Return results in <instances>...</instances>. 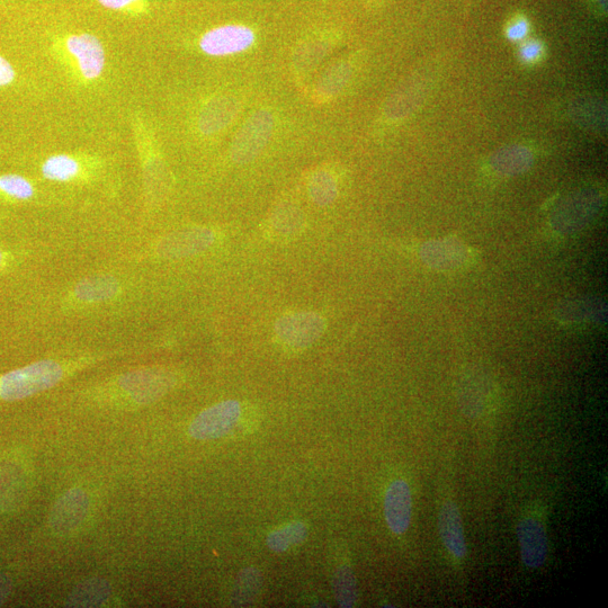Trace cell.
Returning a JSON list of instances; mask_svg holds the SVG:
<instances>
[{
  "label": "cell",
  "instance_id": "cell-1",
  "mask_svg": "<svg viewBox=\"0 0 608 608\" xmlns=\"http://www.w3.org/2000/svg\"><path fill=\"white\" fill-rule=\"evenodd\" d=\"M64 370L57 362L40 361L12 371L0 378V398L16 401L46 391L62 379Z\"/></svg>",
  "mask_w": 608,
  "mask_h": 608
},
{
  "label": "cell",
  "instance_id": "cell-2",
  "mask_svg": "<svg viewBox=\"0 0 608 608\" xmlns=\"http://www.w3.org/2000/svg\"><path fill=\"white\" fill-rule=\"evenodd\" d=\"M327 330L323 315L311 310H294L277 318L274 325L276 341L292 351L308 350Z\"/></svg>",
  "mask_w": 608,
  "mask_h": 608
},
{
  "label": "cell",
  "instance_id": "cell-3",
  "mask_svg": "<svg viewBox=\"0 0 608 608\" xmlns=\"http://www.w3.org/2000/svg\"><path fill=\"white\" fill-rule=\"evenodd\" d=\"M275 130V116L271 110L254 112L241 125L230 148V158L236 165L255 162L270 145Z\"/></svg>",
  "mask_w": 608,
  "mask_h": 608
},
{
  "label": "cell",
  "instance_id": "cell-4",
  "mask_svg": "<svg viewBox=\"0 0 608 608\" xmlns=\"http://www.w3.org/2000/svg\"><path fill=\"white\" fill-rule=\"evenodd\" d=\"M241 416V405L237 400L219 402L202 411L189 428L194 440H217L228 435L236 427Z\"/></svg>",
  "mask_w": 608,
  "mask_h": 608
},
{
  "label": "cell",
  "instance_id": "cell-5",
  "mask_svg": "<svg viewBox=\"0 0 608 608\" xmlns=\"http://www.w3.org/2000/svg\"><path fill=\"white\" fill-rule=\"evenodd\" d=\"M255 42L256 34L248 26L228 24L203 34L200 49L211 57H227L249 50Z\"/></svg>",
  "mask_w": 608,
  "mask_h": 608
},
{
  "label": "cell",
  "instance_id": "cell-6",
  "mask_svg": "<svg viewBox=\"0 0 608 608\" xmlns=\"http://www.w3.org/2000/svg\"><path fill=\"white\" fill-rule=\"evenodd\" d=\"M216 231L205 227L177 230L160 240L157 253L165 259H182L207 252L217 241Z\"/></svg>",
  "mask_w": 608,
  "mask_h": 608
},
{
  "label": "cell",
  "instance_id": "cell-7",
  "mask_svg": "<svg viewBox=\"0 0 608 608\" xmlns=\"http://www.w3.org/2000/svg\"><path fill=\"white\" fill-rule=\"evenodd\" d=\"M120 384L134 400L145 405L171 391L176 384V377L164 369L141 370L125 374Z\"/></svg>",
  "mask_w": 608,
  "mask_h": 608
},
{
  "label": "cell",
  "instance_id": "cell-8",
  "mask_svg": "<svg viewBox=\"0 0 608 608\" xmlns=\"http://www.w3.org/2000/svg\"><path fill=\"white\" fill-rule=\"evenodd\" d=\"M89 511V498L82 489H70L62 495L50 513L51 530L68 535L85 521Z\"/></svg>",
  "mask_w": 608,
  "mask_h": 608
},
{
  "label": "cell",
  "instance_id": "cell-9",
  "mask_svg": "<svg viewBox=\"0 0 608 608\" xmlns=\"http://www.w3.org/2000/svg\"><path fill=\"white\" fill-rule=\"evenodd\" d=\"M66 48L76 61L80 73L88 80L103 74L106 55L103 44L92 34H74L66 40Z\"/></svg>",
  "mask_w": 608,
  "mask_h": 608
},
{
  "label": "cell",
  "instance_id": "cell-10",
  "mask_svg": "<svg viewBox=\"0 0 608 608\" xmlns=\"http://www.w3.org/2000/svg\"><path fill=\"white\" fill-rule=\"evenodd\" d=\"M413 513V498L405 480L392 481L384 498V515L389 529L397 535L408 531Z\"/></svg>",
  "mask_w": 608,
  "mask_h": 608
},
{
  "label": "cell",
  "instance_id": "cell-11",
  "mask_svg": "<svg viewBox=\"0 0 608 608\" xmlns=\"http://www.w3.org/2000/svg\"><path fill=\"white\" fill-rule=\"evenodd\" d=\"M522 560L527 568H540L548 557V538L540 521L526 517L517 526Z\"/></svg>",
  "mask_w": 608,
  "mask_h": 608
},
{
  "label": "cell",
  "instance_id": "cell-12",
  "mask_svg": "<svg viewBox=\"0 0 608 608\" xmlns=\"http://www.w3.org/2000/svg\"><path fill=\"white\" fill-rule=\"evenodd\" d=\"M306 214L292 202L277 204L268 218V232L279 241L298 238L306 227Z\"/></svg>",
  "mask_w": 608,
  "mask_h": 608
},
{
  "label": "cell",
  "instance_id": "cell-13",
  "mask_svg": "<svg viewBox=\"0 0 608 608\" xmlns=\"http://www.w3.org/2000/svg\"><path fill=\"white\" fill-rule=\"evenodd\" d=\"M355 73L353 59H342L330 66L318 80L314 91L316 103L326 104L344 92Z\"/></svg>",
  "mask_w": 608,
  "mask_h": 608
},
{
  "label": "cell",
  "instance_id": "cell-14",
  "mask_svg": "<svg viewBox=\"0 0 608 608\" xmlns=\"http://www.w3.org/2000/svg\"><path fill=\"white\" fill-rule=\"evenodd\" d=\"M438 529L447 551L453 557L463 559L467 554L466 538H464L461 514L454 503H445L438 516Z\"/></svg>",
  "mask_w": 608,
  "mask_h": 608
},
{
  "label": "cell",
  "instance_id": "cell-15",
  "mask_svg": "<svg viewBox=\"0 0 608 608\" xmlns=\"http://www.w3.org/2000/svg\"><path fill=\"white\" fill-rule=\"evenodd\" d=\"M241 104L235 97L222 96L213 100L201 114L200 129L213 134L229 127L240 112Z\"/></svg>",
  "mask_w": 608,
  "mask_h": 608
},
{
  "label": "cell",
  "instance_id": "cell-16",
  "mask_svg": "<svg viewBox=\"0 0 608 608\" xmlns=\"http://www.w3.org/2000/svg\"><path fill=\"white\" fill-rule=\"evenodd\" d=\"M424 86L411 82L397 89L384 105L383 115L389 121L407 118L424 100Z\"/></svg>",
  "mask_w": 608,
  "mask_h": 608
},
{
  "label": "cell",
  "instance_id": "cell-17",
  "mask_svg": "<svg viewBox=\"0 0 608 608\" xmlns=\"http://www.w3.org/2000/svg\"><path fill=\"white\" fill-rule=\"evenodd\" d=\"M307 191L309 199L319 208H327L334 204L339 195V182L332 169L320 167L315 169L308 178Z\"/></svg>",
  "mask_w": 608,
  "mask_h": 608
},
{
  "label": "cell",
  "instance_id": "cell-18",
  "mask_svg": "<svg viewBox=\"0 0 608 608\" xmlns=\"http://www.w3.org/2000/svg\"><path fill=\"white\" fill-rule=\"evenodd\" d=\"M332 51L333 41L330 39H315L302 43L299 48L295 49L292 57L295 74L298 76L309 74Z\"/></svg>",
  "mask_w": 608,
  "mask_h": 608
},
{
  "label": "cell",
  "instance_id": "cell-19",
  "mask_svg": "<svg viewBox=\"0 0 608 608\" xmlns=\"http://www.w3.org/2000/svg\"><path fill=\"white\" fill-rule=\"evenodd\" d=\"M111 595V586L102 578H92L78 585L70 594L68 607H100Z\"/></svg>",
  "mask_w": 608,
  "mask_h": 608
},
{
  "label": "cell",
  "instance_id": "cell-20",
  "mask_svg": "<svg viewBox=\"0 0 608 608\" xmlns=\"http://www.w3.org/2000/svg\"><path fill=\"white\" fill-rule=\"evenodd\" d=\"M533 163V154L523 146H509L496 152L491 158L495 171L505 175H515L526 171Z\"/></svg>",
  "mask_w": 608,
  "mask_h": 608
},
{
  "label": "cell",
  "instance_id": "cell-21",
  "mask_svg": "<svg viewBox=\"0 0 608 608\" xmlns=\"http://www.w3.org/2000/svg\"><path fill=\"white\" fill-rule=\"evenodd\" d=\"M118 292V281L107 275L88 277L79 282L75 289L76 297L86 302L107 301L114 298Z\"/></svg>",
  "mask_w": 608,
  "mask_h": 608
},
{
  "label": "cell",
  "instance_id": "cell-22",
  "mask_svg": "<svg viewBox=\"0 0 608 608\" xmlns=\"http://www.w3.org/2000/svg\"><path fill=\"white\" fill-rule=\"evenodd\" d=\"M308 526L292 522L279 527L267 536V547L275 553H283L302 544L308 538Z\"/></svg>",
  "mask_w": 608,
  "mask_h": 608
},
{
  "label": "cell",
  "instance_id": "cell-23",
  "mask_svg": "<svg viewBox=\"0 0 608 608\" xmlns=\"http://www.w3.org/2000/svg\"><path fill=\"white\" fill-rule=\"evenodd\" d=\"M235 586L232 603H234L235 606H244L252 603L259 592H261V572L255 568H248L241 571Z\"/></svg>",
  "mask_w": 608,
  "mask_h": 608
},
{
  "label": "cell",
  "instance_id": "cell-24",
  "mask_svg": "<svg viewBox=\"0 0 608 608\" xmlns=\"http://www.w3.org/2000/svg\"><path fill=\"white\" fill-rule=\"evenodd\" d=\"M80 166L76 159L67 155L52 156L44 162L42 174L47 180L67 182L79 173Z\"/></svg>",
  "mask_w": 608,
  "mask_h": 608
},
{
  "label": "cell",
  "instance_id": "cell-25",
  "mask_svg": "<svg viewBox=\"0 0 608 608\" xmlns=\"http://www.w3.org/2000/svg\"><path fill=\"white\" fill-rule=\"evenodd\" d=\"M334 593L339 606L353 607L357 601L356 578L351 567L338 568L334 577Z\"/></svg>",
  "mask_w": 608,
  "mask_h": 608
},
{
  "label": "cell",
  "instance_id": "cell-26",
  "mask_svg": "<svg viewBox=\"0 0 608 608\" xmlns=\"http://www.w3.org/2000/svg\"><path fill=\"white\" fill-rule=\"evenodd\" d=\"M0 191L16 200H30L34 195L33 185L20 175L0 176Z\"/></svg>",
  "mask_w": 608,
  "mask_h": 608
},
{
  "label": "cell",
  "instance_id": "cell-27",
  "mask_svg": "<svg viewBox=\"0 0 608 608\" xmlns=\"http://www.w3.org/2000/svg\"><path fill=\"white\" fill-rule=\"evenodd\" d=\"M98 3L112 11L140 12L145 0H98Z\"/></svg>",
  "mask_w": 608,
  "mask_h": 608
},
{
  "label": "cell",
  "instance_id": "cell-28",
  "mask_svg": "<svg viewBox=\"0 0 608 608\" xmlns=\"http://www.w3.org/2000/svg\"><path fill=\"white\" fill-rule=\"evenodd\" d=\"M543 46L539 41H527L523 44L520 50V58L524 64H534L543 56Z\"/></svg>",
  "mask_w": 608,
  "mask_h": 608
},
{
  "label": "cell",
  "instance_id": "cell-29",
  "mask_svg": "<svg viewBox=\"0 0 608 608\" xmlns=\"http://www.w3.org/2000/svg\"><path fill=\"white\" fill-rule=\"evenodd\" d=\"M530 32V24L524 19L517 20L508 26L507 38L511 41H523Z\"/></svg>",
  "mask_w": 608,
  "mask_h": 608
},
{
  "label": "cell",
  "instance_id": "cell-30",
  "mask_svg": "<svg viewBox=\"0 0 608 608\" xmlns=\"http://www.w3.org/2000/svg\"><path fill=\"white\" fill-rule=\"evenodd\" d=\"M16 73L13 66L4 57L0 56V87L13 84Z\"/></svg>",
  "mask_w": 608,
  "mask_h": 608
},
{
  "label": "cell",
  "instance_id": "cell-31",
  "mask_svg": "<svg viewBox=\"0 0 608 608\" xmlns=\"http://www.w3.org/2000/svg\"><path fill=\"white\" fill-rule=\"evenodd\" d=\"M11 592V583L6 576L0 575V605L5 603L8 594Z\"/></svg>",
  "mask_w": 608,
  "mask_h": 608
},
{
  "label": "cell",
  "instance_id": "cell-32",
  "mask_svg": "<svg viewBox=\"0 0 608 608\" xmlns=\"http://www.w3.org/2000/svg\"><path fill=\"white\" fill-rule=\"evenodd\" d=\"M596 2L601 5L603 8H606L607 0H596Z\"/></svg>",
  "mask_w": 608,
  "mask_h": 608
},
{
  "label": "cell",
  "instance_id": "cell-33",
  "mask_svg": "<svg viewBox=\"0 0 608 608\" xmlns=\"http://www.w3.org/2000/svg\"><path fill=\"white\" fill-rule=\"evenodd\" d=\"M2 261H3V254H2V252H0V265H2Z\"/></svg>",
  "mask_w": 608,
  "mask_h": 608
}]
</instances>
